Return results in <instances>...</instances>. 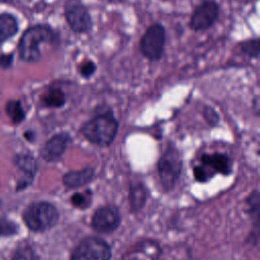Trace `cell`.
<instances>
[{"mask_svg": "<svg viewBox=\"0 0 260 260\" xmlns=\"http://www.w3.org/2000/svg\"><path fill=\"white\" fill-rule=\"evenodd\" d=\"M118 131V122L111 112L95 116L81 128L84 137L98 145H109Z\"/></svg>", "mask_w": 260, "mask_h": 260, "instance_id": "cell-1", "label": "cell"}, {"mask_svg": "<svg viewBox=\"0 0 260 260\" xmlns=\"http://www.w3.org/2000/svg\"><path fill=\"white\" fill-rule=\"evenodd\" d=\"M55 39L54 31L48 25H35L25 30L19 42V56L25 62H35L41 57L40 46Z\"/></svg>", "mask_w": 260, "mask_h": 260, "instance_id": "cell-2", "label": "cell"}, {"mask_svg": "<svg viewBox=\"0 0 260 260\" xmlns=\"http://www.w3.org/2000/svg\"><path fill=\"white\" fill-rule=\"evenodd\" d=\"M59 214L54 205L49 202L32 203L23 212V220L35 232H44L54 226Z\"/></svg>", "mask_w": 260, "mask_h": 260, "instance_id": "cell-3", "label": "cell"}, {"mask_svg": "<svg viewBox=\"0 0 260 260\" xmlns=\"http://www.w3.org/2000/svg\"><path fill=\"white\" fill-rule=\"evenodd\" d=\"M201 165L194 168V177L198 182H207L215 173L229 175L232 171L231 159L223 153L203 154Z\"/></svg>", "mask_w": 260, "mask_h": 260, "instance_id": "cell-4", "label": "cell"}, {"mask_svg": "<svg viewBox=\"0 0 260 260\" xmlns=\"http://www.w3.org/2000/svg\"><path fill=\"white\" fill-rule=\"evenodd\" d=\"M165 42V27L159 23H153L145 30L140 40V52L150 61L159 60L164 53Z\"/></svg>", "mask_w": 260, "mask_h": 260, "instance_id": "cell-5", "label": "cell"}, {"mask_svg": "<svg viewBox=\"0 0 260 260\" xmlns=\"http://www.w3.org/2000/svg\"><path fill=\"white\" fill-rule=\"evenodd\" d=\"M157 169L164 188L172 189L176 185L182 169V160L176 148L169 147L164 152L158 160Z\"/></svg>", "mask_w": 260, "mask_h": 260, "instance_id": "cell-6", "label": "cell"}, {"mask_svg": "<svg viewBox=\"0 0 260 260\" xmlns=\"http://www.w3.org/2000/svg\"><path fill=\"white\" fill-rule=\"evenodd\" d=\"M111 254L107 242L96 237H89L77 245L70 260H110Z\"/></svg>", "mask_w": 260, "mask_h": 260, "instance_id": "cell-7", "label": "cell"}, {"mask_svg": "<svg viewBox=\"0 0 260 260\" xmlns=\"http://www.w3.org/2000/svg\"><path fill=\"white\" fill-rule=\"evenodd\" d=\"M64 14L70 28L76 34H84L91 29L92 21L89 12L79 0H67Z\"/></svg>", "mask_w": 260, "mask_h": 260, "instance_id": "cell-8", "label": "cell"}, {"mask_svg": "<svg viewBox=\"0 0 260 260\" xmlns=\"http://www.w3.org/2000/svg\"><path fill=\"white\" fill-rule=\"evenodd\" d=\"M219 7L213 0H205L199 4L193 11L189 26L194 31L205 30L213 25L217 20Z\"/></svg>", "mask_w": 260, "mask_h": 260, "instance_id": "cell-9", "label": "cell"}, {"mask_svg": "<svg viewBox=\"0 0 260 260\" xmlns=\"http://www.w3.org/2000/svg\"><path fill=\"white\" fill-rule=\"evenodd\" d=\"M119 211L112 206H105L98 209L91 219V226L94 231L103 234L114 232L120 224Z\"/></svg>", "mask_w": 260, "mask_h": 260, "instance_id": "cell-10", "label": "cell"}, {"mask_svg": "<svg viewBox=\"0 0 260 260\" xmlns=\"http://www.w3.org/2000/svg\"><path fill=\"white\" fill-rule=\"evenodd\" d=\"M68 141L69 136L66 133L56 134L45 144L42 151V156L46 160H55L59 158L65 151Z\"/></svg>", "mask_w": 260, "mask_h": 260, "instance_id": "cell-11", "label": "cell"}, {"mask_svg": "<svg viewBox=\"0 0 260 260\" xmlns=\"http://www.w3.org/2000/svg\"><path fill=\"white\" fill-rule=\"evenodd\" d=\"M16 165L23 174L22 179L18 183L17 189H22L31 183L37 171V164L31 156L21 154L16 157Z\"/></svg>", "mask_w": 260, "mask_h": 260, "instance_id": "cell-12", "label": "cell"}, {"mask_svg": "<svg viewBox=\"0 0 260 260\" xmlns=\"http://www.w3.org/2000/svg\"><path fill=\"white\" fill-rule=\"evenodd\" d=\"M94 171L91 168H85L80 171H71L64 175L63 183L68 188H77L87 184L93 179Z\"/></svg>", "mask_w": 260, "mask_h": 260, "instance_id": "cell-13", "label": "cell"}, {"mask_svg": "<svg viewBox=\"0 0 260 260\" xmlns=\"http://www.w3.org/2000/svg\"><path fill=\"white\" fill-rule=\"evenodd\" d=\"M16 31V19L10 14H0V43L14 36Z\"/></svg>", "mask_w": 260, "mask_h": 260, "instance_id": "cell-14", "label": "cell"}, {"mask_svg": "<svg viewBox=\"0 0 260 260\" xmlns=\"http://www.w3.org/2000/svg\"><path fill=\"white\" fill-rule=\"evenodd\" d=\"M42 102L46 107L60 108L65 104V94L60 88L52 87L44 93Z\"/></svg>", "mask_w": 260, "mask_h": 260, "instance_id": "cell-15", "label": "cell"}, {"mask_svg": "<svg viewBox=\"0 0 260 260\" xmlns=\"http://www.w3.org/2000/svg\"><path fill=\"white\" fill-rule=\"evenodd\" d=\"M145 199H146V193L142 185L137 184L131 187L130 193H129V201L133 209L135 210L140 209L144 205Z\"/></svg>", "mask_w": 260, "mask_h": 260, "instance_id": "cell-16", "label": "cell"}, {"mask_svg": "<svg viewBox=\"0 0 260 260\" xmlns=\"http://www.w3.org/2000/svg\"><path fill=\"white\" fill-rule=\"evenodd\" d=\"M6 112L13 123L17 124L24 119V112L19 102L10 101L6 105Z\"/></svg>", "mask_w": 260, "mask_h": 260, "instance_id": "cell-17", "label": "cell"}, {"mask_svg": "<svg viewBox=\"0 0 260 260\" xmlns=\"http://www.w3.org/2000/svg\"><path fill=\"white\" fill-rule=\"evenodd\" d=\"M241 50L252 58H257L259 56V41L258 40H249L241 44Z\"/></svg>", "mask_w": 260, "mask_h": 260, "instance_id": "cell-18", "label": "cell"}, {"mask_svg": "<svg viewBox=\"0 0 260 260\" xmlns=\"http://www.w3.org/2000/svg\"><path fill=\"white\" fill-rule=\"evenodd\" d=\"M17 233V226L14 222L0 217V237L11 236Z\"/></svg>", "mask_w": 260, "mask_h": 260, "instance_id": "cell-19", "label": "cell"}, {"mask_svg": "<svg viewBox=\"0 0 260 260\" xmlns=\"http://www.w3.org/2000/svg\"><path fill=\"white\" fill-rule=\"evenodd\" d=\"M11 260H38L37 255L34 250L29 247H24L19 249L13 256Z\"/></svg>", "mask_w": 260, "mask_h": 260, "instance_id": "cell-20", "label": "cell"}, {"mask_svg": "<svg viewBox=\"0 0 260 260\" xmlns=\"http://www.w3.org/2000/svg\"><path fill=\"white\" fill-rule=\"evenodd\" d=\"M95 70H96V66L90 60H87V61L81 63L79 66V73L84 78H89L91 75H93Z\"/></svg>", "mask_w": 260, "mask_h": 260, "instance_id": "cell-21", "label": "cell"}, {"mask_svg": "<svg viewBox=\"0 0 260 260\" xmlns=\"http://www.w3.org/2000/svg\"><path fill=\"white\" fill-rule=\"evenodd\" d=\"M71 202L74 206L80 207V208H84V206H86L87 203H88L87 198L84 195L80 194V193H75L74 195H72Z\"/></svg>", "mask_w": 260, "mask_h": 260, "instance_id": "cell-22", "label": "cell"}, {"mask_svg": "<svg viewBox=\"0 0 260 260\" xmlns=\"http://www.w3.org/2000/svg\"><path fill=\"white\" fill-rule=\"evenodd\" d=\"M204 117H205V119L208 121V123L210 125H214L218 121V116H217L216 112L212 108H210V107H205V109H204Z\"/></svg>", "mask_w": 260, "mask_h": 260, "instance_id": "cell-23", "label": "cell"}, {"mask_svg": "<svg viewBox=\"0 0 260 260\" xmlns=\"http://www.w3.org/2000/svg\"><path fill=\"white\" fill-rule=\"evenodd\" d=\"M12 62V56L11 55H2L0 56V66L7 67Z\"/></svg>", "mask_w": 260, "mask_h": 260, "instance_id": "cell-24", "label": "cell"}, {"mask_svg": "<svg viewBox=\"0 0 260 260\" xmlns=\"http://www.w3.org/2000/svg\"><path fill=\"white\" fill-rule=\"evenodd\" d=\"M0 1H4V0H0Z\"/></svg>", "mask_w": 260, "mask_h": 260, "instance_id": "cell-25", "label": "cell"}]
</instances>
